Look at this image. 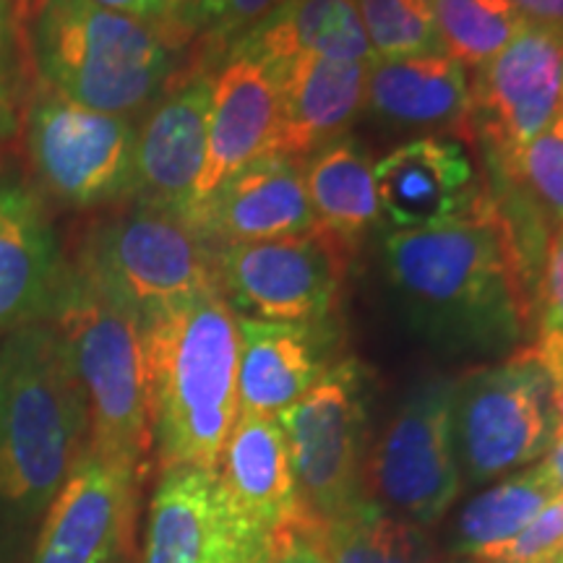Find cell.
Returning a JSON list of instances; mask_svg holds the SVG:
<instances>
[{"label": "cell", "instance_id": "cell-1", "mask_svg": "<svg viewBox=\"0 0 563 563\" xmlns=\"http://www.w3.org/2000/svg\"><path fill=\"white\" fill-rule=\"evenodd\" d=\"M384 256L405 313L441 350L496 357L522 342L534 279L498 199L481 194L454 220L391 232Z\"/></svg>", "mask_w": 563, "mask_h": 563}, {"label": "cell", "instance_id": "cell-2", "mask_svg": "<svg viewBox=\"0 0 563 563\" xmlns=\"http://www.w3.org/2000/svg\"><path fill=\"white\" fill-rule=\"evenodd\" d=\"M87 449V397L55 323L0 340V563H30L42 519Z\"/></svg>", "mask_w": 563, "mask_h": 563}, {"label": "cell", "instance_id": "cell-3", "mask_svg": "<svg viewBox=\"0 0 563 563\" xmlns=\"http://www.w3.org/2000/svg\"><path fill=\"white\" fill-rule=\"evenodd\" d=\"M154 475L217 470L238 420V316L220 290L144 323Z\"/></svg>", "mask_w": 563, "mask_h": 563}, {"label": "cell", "instance_id": "cell-4", "mask_svg": "<svg viewBox=\"0 0 563 563\" xmlns=\"http://www.w3.org/2000/svg\"><path fill=\"white\" fill-rule=\"evenodd\" d=\"M34 84L139 121L178 74L175 51L146 21L91 0H40L24 24Z\"/></svg>", "mask_w": 563, "mask_h": 563}, {"label": "cell", "instance_id": "cell-5", "mask_svg": "<svg viewBox=\"0 0 563 563\" xmlns=\"http://www.w3.org/2000/svg\"><path fill=\"white\" fill-rule=\"evenodd\" d=\"M51 321L66 340L87 397L89 449L152 481L154 439L141 321L70 262Z\"/></svg>", "mask_w": 563, "mask_h": 563}, {"label": "cell", "instance_id": "cell-6", "mask_svg": "<svg viewBox=\"0 0 563 563\" xmlns=\"http://www.w3.org/2000/svg\"><path fill=\"white\" fill-rule=\"evenodd\" d=\"M68 262L97 290L150 323L220 290L214 249L186 217L125 201L91 214L66 245Z\"/></svg>", "mask_w": 563, "mask_h": 563}, {"label": "cell", "instance_id": "cell-7", "mask_svg": "<svg viewBox=\"0 0 563 563\" xmlns=\"http://www.w3.org/2000/svg\"><path fill=\"white\" fill-rule=\"evenodd\" d=\"M139 121L84 108L34 84L19 141L32 186L51 209L97 214L133 194Z\"/></svg>", "mask_w": 563, "mask_h": 563}, {"label": "cell", "instance_id": "cell-8", "mask_svg": "<svg viewBox=\"0 0 563 563\" xmlns=\"http://www.w3.org/2000/svg\"><path fill=\"white\" fill-rule=\"evenodd\" d=\"M561 415L555 382L530 352L454 378L452 435L464 485H485L551 452Z\"/></svg>", "mask_w": 563, "mask_h": 563}, {"label": "cell", "instance_id": "cell-9", "mask_svg": "<svg viewBox=\"0 0 563 563\" xmlns=\"http://www.w3.org/2000/svg\"><path fill=\"white\" fill-rule=\"evenodd\" d=\"M368 402L365 368L344 355L277 418L300 504L321 522L368 498Z\"/></svg>", "mask_w": 563, "mask_h": 563}, {"label": "cell", "instance_id": "cell-10", "mask_svg": "<svg viewBox=\"0 0 563 563\" xmlns=\"http://www.w3.org/2000/svg\"><path fill=\"white\" fill-rule=\"evenodd\" d=\"M454 378H422L368 449L365 490L384 511L431 530L462 493L452 435Z\"/></svg>", "mask_w": 563, "mask_h": 563}, {"label": "cell", "instance_id": "cell-11", "mask_svg": "<svg viewBox=\"0 0 563 563\" xmlns=\"http://www.w3.org/2000/svg\"><path fill=\"white\" fill-rule=\"evenodd\" d=\"M352 256L321 230L214 249L217 285L238 316L321 321L340 311Z\"/></svg>", "mask_w": 563, "mask_h": 563}, {"label": "cell", "instance_id": "cell-12", "mask_svg": "<svg viewBox=\"0 0 563 563\" xmlns=\"http://www.w3.org/2000/svg\"><path fill=\"white\" fill-rule=\"evenodd\" d=\"M561 100L563 32L525 21L470 81V123L490 159L504 165L561 115Z\"/></svg>", "mask_w": 563, "mask_h": 563}, {"label": "cell", "instance_id": "cell-13", "mask_svg": "<svg viewBox=\"0 0 563 563\" xmlns=\"http://www.w3.org/2000/svg\"><path fill=\"white\" fill-rule=\"evenodd\" d=\"M146 483L87 449L42 519L30 563H139Z\"/></svg>", "mask_w": 563, "mask_h": 563}, {"label": "cell", "instance_id": "cell-14", "mask_svg": "<svg viewBox=\"0 0 563 563\" xmlns=\"http://www.w3.org/2000/svg\"><path fill=\"white\" fill-rule=\"evenodd\" d=\"M211 74L178 70L136 131L131 201L188 217L207 159Z\"/></svg>", "mask_w": 563, "mask_h": 563}, {"label": "cell", "instance_id": "cell-15", "mask_svg": "<svg viewBox=\"0 0 563 563\" xmlns=\"http://www.w3.org/2000/svg\"><path fill=\"white\" fill-rule=\"evenodd\" d=\"M66 269L51 203L30 180L0 175V340L51 321Z\"/></svg>", "mask_w": 563, "mask_h": 563}, {"label": "cell", "instance_id": "cell-16", "mask_svg": "<svg viewBox=\"0 0 563 563\" xmlns=\"http://www.w3.org/2000/svg\"><path fill=\"white\" fill-rule=\"evenodd\" d=\"M253 538L217 470L173 467L154 477L139 563H238Z\"/></svg>", "mask_w": 563, "mask_h": 563}, {"label": "cell", "instance_id": "cell-17", "mask_svg": "<svg viewBox=\"0 0 563 563\" xmlns=\"http://www.w3.org/2000/svg\"><path fill=\"white\" fill-rule=\"evenodd\" d=\"M238 415L277 420L344 357L336 316L321 321L238 316Z\"/></svg>", "mask_w": 563, "mask_h": 563}, {"label": "cell", "instance_id": "cell-18", "mask_svg": "<svg viewBox=\"0 0 563 563\" xmlns=\"http://www.w3.org/2000/svg\"><path fill=\"white\" fill-rule=\"evenodd\" d=\"M277 123L279 89L274 70L253 53L232 47L211 70L207 159L191 207L251 162L272 154Z\"/></svg>", "mask_w": 563, "mask_h": 563}, {"label": "cell", "instance_id": "cell-19", "mask_svg": "<svg viewBox=\"0 0 563 563\" xmlns=\"http://www.w3.org/2000/svg\"><path fill=\"white\" fill-rule=\"evenodd\" d=\"M211 249L274 241L316 228L302 162L266 154L188 211Z\"/></svg>", "mask_w": 563, "mask_h": 563}, {"label": "cell", "instance_id": "cell-20", "mask_svg": "<svg viewBox=\"0 0 563 563\" xmlns=\"http://www.w3.org/2000/svg\"><path fill=\"white\" fill-rule=\"evenodd\" d=\"M378 217L394 232L426 230L473 207L481 186L460 141L412 139L373 162Z\"/></svg>", "mask_w": 563, "mask_h": 563}, {"label": "cell", "instance_id": "cell-21", "mask_svg": "<svg viewBox=\"0 0 563 563\" xmlns=\"http://www.w3.org/2000/svg\"><path fill=\"white\" fill-rule=\"evenodd\" d=\"M371 66L298 55L272 68L279 89V123L272 154L306 162L321 146L342 139L365 108Z\"/></svg>", "mask_w": 563, "mask_h": 563}, {"label": "cell", "instance_id": "cell-22", "mask_svg": "<svg viewBox=\"0 0 563 563\" xmlns=\"http://www.w3.org/2000/svg\"><path fill=\"white\" fill-rule=\"evenodd\" d=\"M217 475L232 511L251 534L272 538L300 504L285 433L274 418L238 415Z\"/></svg>", "mask_w": 563, "mask_h": 563}, {"label": "cell", "instance_id": "cell-23", "mask_svg": "<svg viewBox=\"0 0 563 563\" xmlns=\"http://www.w3.org/2000/svg\"><path fill=\"white\" fill-rule=\"evenodd\" d=\"M365 104L402 129H443L473 136L470 79L446 53L376 60L368 70Z\"/></svg>", "mask_w": 563, "mask_h": 563}, {"label": "cell", "instance_id": "cell-24", "mask_svg": "<svg viewBox=\"0 0 563 563\" xmlns=\"http://www.w3.org/2000/svg\"><path fill=\"white\" fill-rule=\"evenodd\" d=\"M235 47L253 53L269 68L298 55L361 63L378 60L355 0H287Z\"/></svg>", "mask_w": 563, "mask_h": 563}, {"label": "cell", "instance_id": "cell-25", "mask_svg": "<svg viewBox=\"0 0 563 563\" xmlns=\"http://www.w3.org/2000/svg\"><path fill=\"white\" fill-rule=\"evenodd\" d=\"M316 230L355 258L378 222L373 162L363 144L336 139L302 162Z\"/></svg>", "mask_w": 563, "mask_h": 563}, {"label": "cell", "instance_id": "cell-26", "mask_svg": "<svg viewBox=\"0 0 563 563\" xmlns=\"http://www.w3.org/2000/svg\"><path fill=\"white\" fill-rule=\"evenodd\" d=\"M559 498L543 462L501 477L456 514L452 530V551L464 561H477L517 538L527 525Z\"/></svg>", "mask_w": 563, "mask_h": 563}, {"label": "cell", "instance_id": "cell-27", "mask_svg": "<svg viewBox=\"0 0 563 563\" xmlns=\"http://www.w3.org/2000/svg\"><path fill=\"white\" fill-rule=\"evenodd\" d=\"M334 563H439L428 530L384 511L371 498L323 522Z\"/></svg>", "mask_w": 563, "mask_h": 563}, {"label": "cell", "instance_id": "cell-28", "mask_svg": "<svg viewBox=\"0 0 563 563\" xmlns=\"http://www.w3.org/2000/svg\"><path fill=\"white\" fill-rule=\"evenodd\" d=\"M441 47L464 68H481L509 45L525 19L511 0H428Z\"/></svg>", "mask_w": 563, "mask_h": 563}, {"label": "cell", "instance_id": "cell-29", "mask_svg": "<svg viewBox=\"0 0 563 563\" xmlns=\"http://www.w3.org/2000/svg\"><path fill=\"white\" fill-rule=\"evenodd\" d=\"M378 60L443 53L428 0H355Z\"/></svg>", "mask_w": 563, "mask_h": 563}, {"label": "cell", "instance_id": "cell-30", "mask_svg": "<svg viewBox=\"0 0 563 563\" xmlns=\"http://www.w3.org/2000/svg\"><path fill=\"white\" fill-rule=\"evenodd\" d=\"M534 340L525 352L551 373L553 382H563V228L545 245L543 264L532 292Z\"/></svg>", "mask_w": 563, "mask_h": 563}, {"label": "cell", "instance_id": "cell-31", "mask_svg": "<svg viewBox=\"0 0 563 563\" xmlns=\"http://www.w3.org/2000/svg\"><path fill=\"white\" fill-rule=\"evenodd\" d=\"M501 178L522 186L534 207L563 228V118L559 115L517 157L498 165Z\"/></svg>", "mask_w": 563, "mask_h": 563}, {"label": "cell", "instance_id": "cell-32", "mask_svg": "<svg viewBox=\"0 0 563 563\" xmlns=\"http://www.w3.org/2000/svg\"><path fill=\"white\" fill-rule=\"evenodd\" d=\"M34 91L24 21L13 0H0V146L19 141L21 118Z\"/></svg>", "mask_w": 563, "mask_h": 563}, {"label": "cell", "instance_id": "cell-33", "mask_svg": "<svg viewBox=\"0 0 563 563\" xmlns=\"http://www.w3.org/2000/svg\"><path fill=\"white\" fill-rule=\"evenodd\" d=\"M285 3L287 0H211L188 68L211 74L245 34L262 26Z\"/></svg>", "mask_w": 563, "mask_h": 563}, {"label": "cell", "instance_id": "cell-34", "mask_svg": "<svg viewBox=\"0 0 563 563\" xmlns=\"http://www.w3.org/2000/svg\"><path fill=\"white\" fill-rule=\"evenodd\" d=\"M477 563H563V496L553 498L509 543Z\"/></svg>", "mask_w": 563, "mask_h": 563}, {"label": "cell", "instance_id": "cell-35", "mask_svg": "<svg viewBox=\"0 0 563 563\" xmlns=\"http://www.w3.org/2000/svg\"><path fill=\"white\" fill-rule=\"evenodd\" d=\"M272 545L277 563H334L327 534H323V522L302 504L274 530Z\"/></svg>", "mask_w": 563, "mask_h": 563}, {"label": "cell", "instance_id": "cell-36", "mask_svg": "<svg viewBox=\"0 0 563 563\" xmlns=\"http://www.w3.org/2000/svg\"><path fill=\"white\" fill-rule=\"evenodd\" d=\"M209 3L211 0H159V13L152 26L178 53L199 37Z\"/></svg>", "mask_w": 563, "mask_h": 563}, {"label": "cell", "instance_id": "cell-37", "mask_svg": "<svg viewBox=\"0 0 563 563\" xmlns=\"http://www.w3.org/2000/svg\"><path fill=\"white\" fill-rule=\"evenodd\" d=\"M511 5L530 24L563 32V0H511Z\"/></svg>", "mask_w": 563, "mask_h": 563}, {"label": "cell", "instance_id": "cell-38", "mask_svg": "<svg viewBox=\"0 0 563 563\" xmlns=\"http://www.w3.org/2000/svg\"><path fill=\"white\" fill-rule=\"evenodd\" d=\"M91 3L102 5V9L123 13V16H133L146 24H154L159 13V0H91Z\"/></svg>", "mask_w": 563, "mask_h": 563}, {"label": "cell", "instance_id": "cell-39", "mask_svg": "<svg viewBox=\"0 0 563 563\" xmlns=\"http://www.w3.org/2000/svg\"><path fill=\"white\" fill-rule=\"evenodd\" d=\"M540 462H543V467H545L548 477H551L553 488L559 490V496H563V422L559 426V433H555L551 452H548Z\"/></svg>", "mask_w": 563, "mask_h": 563}, {"label": "cell", "instance_id": "cell-40", "mask_svg": "<svg viewBox=\"0 0 563 563\" xmlns=\"http://www.w3.org/2000/svg\"><path fill=\"white\" fill-rule=\"evenodd\" d=\"M238 563H277V553H274L272 538H253L245 551L241 553Z\"/></svg>", "mask_w": 563, "mask_h": 563}, {"label": "cell", "instance_id": "cell-41", "mask_svg": "<svg viewBox=\"0 0 563 563\" xmlns=\"http://www.w3.org/2000/svg\"><path fill=\"white\" fill-rule=\"evenodd\" d=\"M13 3H16V11H19L21 21H24V24H26V19H30V16H32V11L37 9L40 0H13Z\"/></svg>", "mask_w": 563, "mask_h": 563}, {"label": "cell", "instance_id": "cell-42", "mask_svg": "<svg viewBox=\"0 0 563 563\" xmlns=\"http://www.w3.org/2000/svg\"><path fill=\"white\" fill-rule=\"evenodd\" d=\"M3 167H5V146H0V175H3Z\"/></svg>", "mask_w": 563, "mask_h": 563}, {"label": "cell", "instance_id": "cell-43", "mask_svg": "<svg viewBox=\"0 0 563 563\" xmlns=\"http://www.w3.org/2000/svg\"><path fill=\"white\" fill-rule=\"evenodd\" d=\"M452 563H477V561H464V559H460V561H452Z\"/></svg>", "mask_w": 563, "mask_h": 563}, {"label": "cell", "instance_id": "cell-44", "mask_svg": "<svg viewBox=\"0 0 563 563\" xmlns=\"http://www.w3.org/2000/svg\"><path fill=\"white\" fill-rule=\"evenodd\" d=\"M561 118H563V100H561Z\"/></svg>", "mask_w": 563, "mask_h": 563}, {"label": "cell", "instance_id": "cell-45", "mask_svg": "<svg viewBox=\"0 0 563 563\" xmlns=\"http://www.w3.org/2000/svg\"><path fill=\"white\" fill-rule=\"evenodd\" d=\"M561 422H563V415H561Z\"/></svg>", "mask_w": 563, "mask_h": 563}]
</instances>
